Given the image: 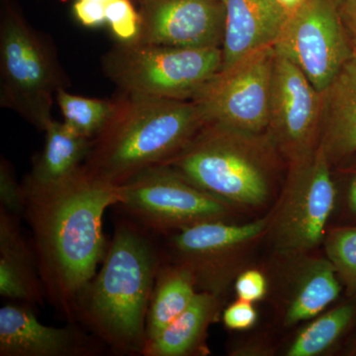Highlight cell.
Returning a JSON list of instances; mask_svg holds the SVG:
<instances>
[{"label":"cell","mask_w":356,"mask_h":356,"mask_svg":"<svg viewBox=\"0 0 356 356\" xmlns=\"http://www.w3.org/2000/svg\"><path fill=\"white\" fill-rule=\"evenodd\" d=\"M24 214L44 296L67 320L106 254L103 217L121 200L120 186L84 170L51 184L25 178Z\"/></svg>","instance_id":"1"},{"label":"cell","mask_w":356,"mask_h":356,"mask_svg":"<svg viewBox=\"0 0 356 356\" xmlns=\"http://www.w3.org/2000/svg\"><path fill=\"white\" fill-rule=\"evenodd\" d=\"M108 121L91 140L83 163L92 177L121 185L165 165L207 123L194 100L168 99L120 91Z\"/></svg>","instance_id":"2"},{"label":"cell","mask_w":356,"mask_h":356,"mask_svg":"<svg viewBox=\"0 0 356 356\" xmlns=\"http://www.w3.org/2000/svg\"><path fill=\"white\" fill-rule=\"evenodd\" d=\"M161 266L146 229L132 220L119 222L102 269L77 300L76 318L115 353L142 355L147 310Z\"/></svg>","instance_id":"3"},{"label":"cell","mask_w":356,"mask_h":356,"mask_svg":"<svg viewBox=\"0 0 356 356\" xmlns=\"http://www.w3.org/2000/svg\"><path fill=\"white\" fill-rule=\"evenodd\" d=\"M261 136L206 123L165 165L229 206L257 207L270 194V165Z\"/></svg>","instance_id":"4"},{"label":"cell","mask_w":356,"mask_h":356,"mask_svg":"<svg viewBox=\"0 0 356 356\" xmlns=\"http://www.w3.org/2000/svg\"><path fill=\"white\" fill-rule=\"evenodd\" d=\"M0 106L44 131L60 89L70 81L53 43L25 19L13 0L0 11Z\"/></svg>","instance_id":"5"},{"label":"cell","mask_w":356,"mask_h":356,"mask_svg":"<svg viewBox=\"0 0 356 356\" xmlns=\"http://www.w3.org/2000/svg\"><path fill=\"white\" fill-rule=\"evenodd\" d=\"M222 48L185 49L122 42L102 58L120 91L192 100L222 69Z\"/></svg>","instance_id":"6"},{"label":"cell","mask_w":356,"mask_h":356,"mask_svg":"<svg viewBox=\"0 0 356 356\" xmlns=\"http://www.w3.org/2000/svg\"><path fill=\"white\" fill-rule=\"evenodd\" d=\"M120 205L146 231L165 233L225 221L231 206L200 188L172 166H154L119 185Z\"/></svg>","instance_id":"7"},{"label":"cell","mask_w":356,"mask_h":356,"mask_svg":"<svg viewBox=\"0 0 356 356\" xmlns=\"http://www.w3.org/2000/svg\"><path fill=\"white\" fill-rule=\"evenodd\" d=\"M336 195L330 159L322 145L291 161L271 225L276 248L285 254H298L317 247L324 238Z\"/></svg>","instance_id":"8"},{"label":"cell","mask_w":356,"mask_h":356,"mask_svg":"<svg viewBox=\"0 0 356 356\" xmlns=\"http://www.w3.org/2000/svg\"><path fill=\"white\" fill-rule=\"evenodd\" d=\"M274 57V47H267L208 81L192 99L207 123L245 135L261 136L268 130Z\"/></svg>","instance_id":"9"},{"label":"cell","mask_w":356,"mask_h":356,"mask_svg":"<svg viewBox=\"0 0 356 356\" xmlns=\"http://www.w3.org/2000/svg\"><path fill=\"white\" fill-rule=\"evenodd\" d=\"M274 50L294 63L324 95L353 57L337 0H304L288 16Z\"/></svg>","instance_id":"10"},{"label":"cell","mask_w":356,"mask_h":356,"mask_svg":"<svg viewBox=\"0 0 356 356\" xmlns=\"http://www.w3.org/2000/svg\"><path fill=\"white\" fill-rule=\"evenodd\" d=\"M324 95L289 58L276 53L271 83L268 130L290 161L316 149L323 121Z\"/></svg>","instance_id":"11"},{"label":"cell","mask_w":356,"mask_h":356,"mask_svg":"<svg viewBox=\"0 0 356 356\" xmlns=\"http://www.w3.org/2000/svg\"><path fill=\"white\" fill-rule=\"evenodd\" d=\"M267 227L264 219L240 225L204 222L179 229L170 241L175 264L188 268L202 291L218 296L228 283L236 254Z\"/></svg>","instance_id":"12"},{"label":"cell","mask_w":356,"mask_h":356,"mask_svg":"<svg viewBox=\"0 0 356 356\" xmlns=\"http://www.w3.org/2000/svg\"><path fill=\"white\" fill-rule=\"evenodd\" d=\"M140 31L133 42L172 48H222V0H140Z\"/></svg>","instance_id":"13"},{"label":"cell","mask_w":356,"mask_h":356,"mask_svg":"<svg viewBox=\"0 0 356 356\" xmlns=\"http://www.w3.org/2000/svg\"><path fill=\"white\" fill-rule=\"evenodd\" d=\"M98 353L90 337L74 327L42 324L31 306L11 303L0 309V355L88 356Z\"/></svg>","instance_id":"14"},{"label":"cell","mask_w":356,"mask_h":356,"mask_svg":"<svg viewBox=\"0 0 356 356\" xmlns=\"http://www.w3.org/2000/svg\"><path fill=\"white\" fill-rule=\"evenodd\" d=\"M226 8L221 70L254 51L274 47L288 14L278 0H222Z\"/></svg>","instance_id":"15"},{"label":"cell","mask_w":356,"mask_h":356,"mask_svg":"<svg viewBox=\"0 0 356 356\" xmlns=\"http://www.w3.org/2000/svg\"><path fill=\"white\" fill-rule=\"evenodd\" d=\"M17 216L0 207V295L38 305L46 298L34 250L21 233Z\"/></svg>","instance_id":"16"},{"label":"cell","mask_w":356,"mask_h":356,"mask_svg":"<svg viewBox=\"0 0 356 356\" xmlns=\"http://www.w3.org/2000/svg\"><path fill=\"white\" fill-rule=\"evenodd\" d=\"M320 144L330 161L356 154V62L351 58L324 93Z\"/></svg>","instance_id":"17"},{"label":"cell","mask_w":356,"mask_h":356,"mask_svg":"<svg viewBox=\"0 0 356 356\" xmlns=\"http://www.w3.org/2000/svg\"><path fill=\"white\" fill-rule=\"evenodd\" d=\"M43 151L34 161L27 179L39 184L63 181L83 168L91 139L84 137L65 122L51 120L46 129Z\"/></svg>","instance_id":"18"},{"label":"cell","mask_w":356,"mask_h":356,"mask_svg":"<svg viewBox=\"0 0 356 356\" xmlns=\"http://www.w3.org/2000/svg\"><path fill=\"white\" fill-rule=\"evenodd\" d=\"M217 295L197 292L191 305L161 334L147 341L145 356H185L191 355L202 341L208 325L217 314Z\"/></svg>","instance_id":"19"},{"label":"cell","mask_w":356,"mask_h":356,"mask_svg":"<svg viewBox=\"0 0 356 356\" xmlns=\"http://www.w3.org/2000/svg\"><path fill=\"white\" fill-rule=\"evenodd\" d=\"M196 288L195 280L188 268L177 264H161L147 310V341L161 334L191 305L197 293Z\"/></svg>","instance_id":"20"},{"label":"cell","mask_w":356,"mask_h":356,"mask_svg":"<svg viewBox=\"0 0 356 356\" xmlns=\"http://www.w3.org/2000/svg\"><path fill=\"white\" fill-rule=\"evenodd\" d=\"M341 293L337 271L330 261L314 259L304 264L288 304L285 323L298 324L318 315Z\"/></svg>","instance_id":"21"},{"label":"cell","mask_w":356,"mask_h":356,"mask_svg":"<svg viewBox=\"0 0 356 356\" xmlns=\"http://www.w3.org/2000/svg\"><path fill=\"white\" fill-rule=\"evenodd\" d=\"M356 315L353 304H343L320 316L301 330L287 351L289 356L322 355L350 327Z\"/></svg>","instance_id":"22"},{"label":"cell","mask_w":356,"mask_h":356,"mask_svg":"<svg viewBox=\"0 0 356 356\" xmlns=\"http://www.w3.org/2000/svg\"><path fill=\"white\" fill-rule=\"evenodd\" d=\"M64 122L76 132L92 140L102 131L114 109V100L74 95L60 89L56 95Z\"/></svg>","instance_id":"23"},{"label":"cell","mask_w":356,"mask_h":356,"mask_svg":"<svg viewBox=\"0 0 356 356\" xmlns=\"http://www.w3.org/2000/svg\"><path fill=\"white\" fill-rule=\"evenodd\" d=\"M329 261L344 282L356 289V227L332 232L327 242Z\"/></svg>","instance_id":"24"},{"label":"cell","mask_w":356,"mask_h":356,"mask_svg":"<svg viewBox=\"0 0 356 356\" xmlns=\"http://www.w3.org/2000/svg\"><path fill=\"white\" fill-rule=\"evenodd\" d=\"M106 21L122 42H133L140 31V15L130 0H110L105 6Z\"/></svg>","instance_id":"25"},{"label":"cell","mask_w":356,"mask_h":356,"mask_svg":"<svg viewBox=\"0 0 356 356\" xmlns=\"http://www.w3.org/2000/svg\"><path fill=\"white\" fill-rule=\"evenodd\" d=\"M0 207L17 217L24 214L22 184H18L13 165L3 158L0 161Z\"/></svg>","instance_id":"26"},{"label":"cell","mask_w":356,"mask_h":356,"mask_svg":"<svg viewBox=\"0 0 356 356\" xmlns=\"http://www.w3.org/2000/svg\"><path fill=\"white\" fill-rule=\"evenodd\" d=\"M257 320V313L252 302L238 299L222 314V321L228 329L242 331L250 329Z\"/></svg>","instance_id":"27"},{"label":"cell","mask_w":356,"mask_h":356,"mask_svg":"<svg viewBox=\"0 0 356 356\" xmlns=\"http://www.w3.org/2000/svg\"><path fill=\"white\" fill-rule=\"evenodd\" d=\"M236 291L238 299L248 302L259 301L267 291V282L264 274L257 270H247L236 281Z\"/></svg>","instance_id":"28"},{"label":"cell","mask_w":356,"mask_h":356,"mask_svg":"<svg viewBox=\"0 0 356 356\" xmlns=\"http://www.w3.org/2000/svg\"><path fill=\"white\" fill-rule=\"evenodd\" d=\"M106 3L97 1V0H77L74 4V13L77 19L84 26L95 27L106 21L105 13Z\"/></svg>","instance_id":"29"},{"label":"cell","mask_w":356,"mask_h":356,"mask_svg":"<svg viewBox=\"0 0 356 356\" xmlns=\"http://www.w3.org/2000/svg\"><path fill=\"white\" fill-rule=\"evenodd\" d=\"M339 13L343 21L344 29L350 39L353 49V55L356 54V0H337Z\"/></svg>","instance_id":"30"},{"label":"cell","mask_w":356,"mask_h":356,"mask_svg":"<svg viewBox=\"0 0 356 356\" xmlns=\"http://www.w3.org/2000/svg\"><path fill=\"white\" fill-rule=\"evenodd\" d=\"M303 1L304 0H278L288 15H290Z\"/></svg>","instance_id":"31"},{"label":"cell","mask_w":356,"mask_h":356,"mask_svg":"<svg viewBox=\"0 0 356 356\" xmlns=\"http://www.w3.org/2000/svg\"><path fill=\"white\" fill-rule=\"evenodd\" d=\"M348 205L350 210L356 214V175L351 182L350 192H348Z\"/></svg>","instance_id":"32"},{"label":"cell","mask_w":356,"mask_h":356,"mask_svg":"<svg viewBox=\"0 0 356 356\" xmlns=\"http://www.w3.org/2000/svg\"><path fill=\"white\" fill-rule=\"evenodd\" d=\"M97 1L103 2V3H107L110 0H97Z\"/></svg>","instance_id":"33"},{"label":"cell","mask_w":356,"mask_h":356,"mask_svg":"<svg viewBox=\"0 0 356 356\" xmlns=\"http://www.w3.org/2000/svg\"><path fill=\"white\" fill-rule=\"evenodd\" d=\"M353 60H355V62H356V54H355V55H353Z\"/></svg>","instance_id":"34"},{"label":"cell","mask_w":356,"mask_h":356,"mask_svg":"<svg viewBox=\"0 0 356 356\" xmlns=\"http://www.w3.org/2000/svg\"><path fill=\"white\" fill-rule=\"evenodd\" d=\"M355 355H356V348H355Z\"/></svg>","instance_id":"35"}]
</instances>
